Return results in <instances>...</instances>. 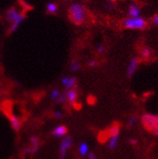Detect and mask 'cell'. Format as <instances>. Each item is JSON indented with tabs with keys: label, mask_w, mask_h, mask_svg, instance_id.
Listing matches in <instances>:
<instances>
[{
	"label": "cell",
	"mask_w": 158,
	"mask_h": 159,
	"mask_svg": "<svg viewBox=\"0 0 158 159\" xmlns=\"http://www.w3.org/2000/svg\"><path fill=\"white\" fill-rule=\"evenodd\" d=\"M88 102L89 103V104L93 105V104H95V103H96V99L94 97H92V96H89L88 99Z\"/></svg>",
	"instance_id": "obj_26"
},
{
	"label": "cell",
	"mask_w": 158,
	"mask_h": 159,
	"mask_svg": "<svg viewBox=\"0 0 158 159\" xmlns=\"http://www.w3.org/2000/svg\"><path fill=\"white\" fill-rule=\"evenodd\" d=\"M80 68H81V64H80V62H78V61H74L72 64H71V67H70L72 72H77V71L80 70Z\"/></svg>",
	"instance_id": "obj_20"
},
{
	"label": "cell",
	"mask_w": 158,
	"mask_h": 159,
	"mask_svg": "<svg viewBox=\"0 0 158 159\" xmlns=\"http://www.w3.org/2000/svg\"><path fill=\"white\" fill-rule=\"evenodd\" d=\"M30 142H31V144H32L34 147L38 146V144H39V138L38 137H31L30 138Z\"/></svg>",
	"instance_id": "obj_24"
},
{
	"label": "cell",
	"mask_w": 158,
	"mask_h": 159,
	"mask_svg": "<svg viewBox=\"0 0 158 159\" xmlns=\"http://www.w3.org/2000/svg\"><path fill=\"white\" fill-rule=\"evenodd\" d=\"M88 150H89V147L88 145V143L83 142L80 144V147H79V152L82 156H85L88 154Z\"/></svg>",
	"instance_id": "obj_13"
},
{
	"label": "cell",
	"mask_w": 158,
	"mask_h": 159,
	"mask_svg": "<svg viewBox=\"0 0 158 159\" xmlns=\"http://www.w3.org/2000/svg\"><path fill=\"white\" fill-rule=\"evenodd\" d=\"M37 152H39V146H35L33 148H31V154H34Z\"/></svg>",
	"instance_id": "obj_28"
},
{
	"label": "cell",
	"mask_w": 158,
	"mask_h": 159,
	"mask_svg": "<svg viewBox=\"0 0 158 159\" xmlns=\"http://www.w3.org/2000/svg\"><path fill=\"white\" fill-rule=\"evenodd\" d=\"M23 153H25V154H31V148H25V150H23Z\"/></svg>",
	"instance_id": "obj_32"
},
{
	"label": "cell",
	"mask_w": 158,
	"mask_h": 159,
	"mask_svg": "<svg viewBox=\"0 0 158 159\" xmlns=\"http://www.w3.org/2000/svg\"><path fill=\"white\" fill-rule=\"evenodd\" d=\"M9 118H10V121H11V124H12V127L14 128V130L16 131H19L20 128V119L16 116L15 115L11 114V112H9Z\"/></svg>",
	"instance_id": "obj_9"
},
{
	"label": "cell",
	"mask_w": 158,
	"mask_h": 159,
	"mask_svg": "<svg viewBox=\"0 0 158 159\" xmlns=\"http://www.w3.org/2000/svg\"><path fill=\"white\" fill-rule=\"evenodd\" d=\"M138 66H139V58L134 57L129 61L127 65V69H126V75H127L128 78L133 77V75L136 73Z\"/></svg>",
	"instance_id": "obj_6"
},
{
	"label": "cell",
	"mask_w": 158,
	"mask_h": 159,
	"mask_svg": "<svg viewBox=\"0 0 158 159\" xmlns=\"http://www.w3.org/2000/svg\"><path fill=\"white\" fill-rule=\"evenodd\" d=\"M73 106H74V107H75V109H77V110H80V109H81V107H82V106H81V104H77V103H75V104H74Z\"/></svg>",
	"instance_id": "obj_33"
},
{
	"label": "cell",
	"mask_w": 158,
	"mask_h": 159,
	"mask_svg": "<svg viewBox=\"0 0 158 159\" xmlns=\"http://www.w3.org/2000/svg\"><path fill=\"white\" fill-rule=\"evenodd\" d=\"M66 100H67V92H64V93H61L59 95V97L56 100H55V102H56L57 104H60V103L66 102Z\"/></svg>",
	"instance_id": "obj_18"
},
{
	"label": "cell",
	"mask_w": 158,
	"mask_h": 159,
	"mask_svg": "<svg viewBox=\"0 0 158 159\" xmlns=\"http://www.w3.org/2000/svg\"><path fill=\"white\" fill-rule=\"evenodd\" d=\"M153 133V135H154V136H158V127H157V128L152 132Z\"/></svg>",
	"instance_id": "obj_34"
},
{
	"label": "cell",
	"mask_w": 158,
	"mask_h": 159,
	"mask_svg": "<svg viewBox=\"0 0 158 159\" xmlns=\"http://www.w3.org/2000/svg\"><path fill=\"white\" fill-rule=\"evenodd\" d=\"M73 144V140L70 136H64V138L62 139L61 145H60V159H64V157L66 156V152L67 149L71 148Z\"/></svg>",
	"instance_id": "obj_5"
},
{
	"label": "cell",
	"mask_w": 158,
	"mask_h": 159,
	"mask_svg": "<svg viewBox=\"0 0 158 159\" xmlns=\"http://www.w3.org/2000/svg\"><path fill=\"white\" fill-rule=\"evenodd\" d=\"M128 15L130 17L133 18H137V17H141V10L137 4L135 3H131L128 6Z\"/></svg>",
	"instance_id": "obj_8"
},
{
	"label": "cell",
	"mask_w": 158,
	"mask_h": 159,
	"mask_svg": "<svg viewBox=\"0 0 158 159\" xmlns=\"http://www.w3.org/2000/svg\"><path fill=\"white\" fill-rule=\"evenodd\" d=\"M97 52H98V53H100V54L104 53V52H106V48H105V46H103V45H98V46H97Z\"/></svg>",
	"instance_id": "obj_23"
},
{
	"label": "cell",
	"mask_w": 158,
	"mask_h": 159,
	"mask_svg": "<svg viewBox=\"0 0 158 159\" xmlns=\"http://www.w3.org/2000/svg\"><path fill=\"white\" fill-rule=\"evenodd\" d=\"M139 121V118L137 116H132L129 118V120L127 122V127H129V128H131V127H133L134 125H136Z\"/></svg>",
	"instance_id": "obj_17"
},
{
	"label": "cell",
	"mask_w": 158,
	"mask_h": 159,
	"mask_svg": "<svg viewBox=\"0 0 158 159\" xmlns=\"http://www.w3.org/2000/svg\"><path fill=\"white\" fill-rule=\"evenodd\" d=\"M54 116L56 118H61L63 116V114L60 112V111H56V112H54Z\"/></svg>",
	"instance_id": "obj_27"
},
{
	"label": "cell",
	"mask_w": 158,
	"mask_h": 159,
	"mask_svg": "<svg viewBox=\"0 0 158 159\" xmlns=\"http://www.w3.org/2000/svg\"><path fill=\"white\" fill-rule=\"evenodd\" d=\"M152 22L154 23V25H158V15H156L155 17H153V19H152Z\"/></svg>",
	"instance_id": "obj_31"
},
{
	"label": "cell",
	"mask_w": 158,
	"mask_h": 159,
	"mask_svg": "<svg viewBox=\"0 0 158 159\" xmlns=\"http://www.w3.org/2000/svg\"><path fill=\"white\" fill-rule=\"evenodd\" d=\"M61 93H60V91L58 90V89H53L52 91V93H51V98L52 99V100H56L58 97H59V95H60Z\"/></svg>",
	"instance_id": "obj_22"
},
{
	"label": "cell",
	"mask_w": 158,
	"mask_h": 159,
	"mask_svg": "<svg viewBox=\"0 0 158 159\" xmlns=\"http://www.w3.org/2000/svg\"><path fill=\"white\" fill-rule=\"evenodd\" d=\"M6 19L12 22V25L9 28V33H13L17 31L20 23L25 20V15L18 12L15 8H12L6 14Z\"/></svg>",
	"instance_id": "obj_2"
},
{
	"label": "cell",
	"mask_w": 158,
	"mask_h": 159,
	"mask_svg": "<svg viewBox=\"0 0 158 159\" xmlns=\"http://www.w3.org/2000/svg\"><path fill=\"white\" fill-rule=\"evenodd\" d=\"M129 143H130V144L131 145H137L138 144V141L136 140V139H129Z\"/></svg>",
	"instance_id": "obj_29"
},
{
	"label": "cell",
	"mask_w": 158,
	"mask_h": 159,
	"mask_svg": "<svg viewBox=\"0 0 158 159\" xmlns=\"http://www.w3.org/2000/svg\"><path fill=\"white\" fill-rule=\"evenodd\" d=\"M117 142H118V136L110 138V140L108 142V148L110 149H115L117 146Z\"/></svg>",
	"instance_id": "obj_15"
},
{
	"label": "cell",
	"mask_w": 158,
	"mask_h": 159,
	"mask_svg": "<svg viewBox=\"0 0 158 159\" xmlns=\"http://www.w3.org/2000/svg\"><path fill=\"white\" fill-rule=\"evenodd\" d=\"M75 84H76V78L75 77H70L67 80V83L65 84V87H66L67 89H72V87Z\"/></svg>",
	"instance_id": "obj_16"
},
{
	"label": "cell",
	"mask_w": 158,
	"mask_h": 159,
	"mask_svg": "<svg viewBox=\"0 0 158 159\" xmlns=\"http://www.w3.org/2000/svg\"><path fill=\"white\" fill-rule=\"evenodd\" d=\"M105 10L106 11H111L113 10L115 8V3L112 1V0H107V1L105 2Z\"/></svg>",
	"instance_id": "obj_19"
},
{
	"label": "cell",
	"mask_w": 158,
	"mask_h": 159,
	"mask_svg": "<svg viewBox=\"0 0 158 159\" xmlns=\"http://www.w3.org/2000/svg\"><path fill=\"white\" fill-rule=\"evenodd\" d=\"M57 10H58V7L55 3L50 2V3L47 4V12H48L49 14H55L57 12Z\"/></svg>",
	"instance_id": "obj_14"
},
{
	"label": "cell",
	"mask_w": 158,
	"mask_h": 159,
	"mask_svg": "<svg viewBox=\"0 0 158 159\" xmlns=\"http://www.w3.org/2000/svg\"><path fill=\"white\" fill-rule=\"evenodd\" d=\"M77 97H78V94H77V91L74 90V89H70L67 91V100L68 102L70 103L71 105H74L76 103V100H77Z\"/></svg>",
	"instance_id": "obj_12"
},
{
	"label": "cell",
	"mask_w": 158,
	"mask_h": 159,
	"mask_svg": "<svg viewBox=\"0 0 158 159\" xmlns=\"http://www.w3.org/2000/svg\"><path fill=\"white\" fill-rule=\"evenodd\" d=\"M107 133L109 135V138L118 136V135H120V125H118L117 123H115L113 126H111L110 128L107 130Z\"/></svg>",
	"instance_id": "obj_10"
},
{
	"label": "cell",
	"mask_w": 158,
	"mask_h": 159,
	"mask_svg": "<svg viewBox=\"0 0 158 159\" xmlns=\"http://www.w3.org/2000/svg\"><path fill=\"white\" fill-rule=\"evenodd\" d=\"M69 18L75 25H82L86 19L85 7L79 2L72 3L69 6Z\"/></svg>",
	"instance_id": "obj_1"
},
{
	"label": "cell",
	"mask_w": 158,
	"mask_h": 159,
	"mask_svg": "<svg viewBox=\"0 0 158 159\" xmlns=\"http://www.w3.org/2000/svg\"><path fill=\"white\" fill-rule=\"evenodd\" d=\"M122 25L125 28L131 30H143L147 26V21L142 17H137V18L129 17L123 20Z\"/></svg>",
	"instance_id": "obj_3"
},
{
	"label": "cell",
	"mask_w": 158,
	"mask_h": 159,
	"mask_svg": "<svg viewBox=\"0 0 158 159\" xmlns=\"http://www.w3.org/2000/svg\"><path fill=\"white\" fill-rule=\"evenodd\" d=\"M88 67H91V68H93V67H95V66L97 65V62H96V60L91 59V60H89V61H88Z\"/></svg>",
	"instance_id": "obj_25"
},
{
	"label": "cell",
	"mask_w": 158,
	"mask_h": 159,
	"mask_svg": "<svg viewBox=\"0 0 158 159\" xmlns=\"http://www.w3.org/2000/svg\"><path fill=\"white\" fill-rule=\"evenodd\" d=\"M88 159H97V157L93 152H89L88 153Z\"/></svg>",
	"instance_id": "obj_30"
},
{
	"label": "cell",
	"mask_w": 158,
	"mask_h": 159,
	"mask_svg": "<svg viewBox=\"0 0 158 159\" xmlns=\"http://www.w3.org/2000/svg\"><path fill=\"white\" fill-rule=\"evenodd\" d=\"M141 57L143 58V59H148V58H151V55H152V51L151 48H148V47H144L143 49L141 50Z\"/></svg>",
	"instance_id": "obj_11"
},
{
	"label": "cell",
	"mask_w": 158,
	"mask_h": 159,
	"mask_svg": "<svg viewBox=\"0 0 158 159\" xmlns=\"http://www.w3.org/2000/svg\"><path fill=\"white\" fill-rule=\"evenodd\" d=\"M0 99H1V94H0Z\"/></svg>",
	"instance_id": "obj_35"
},
{
	"label": "cell",
	"mask_w": 158,
	"mask_h": 159,
	"mask_svg": "<svg viewBox=\"0 0 158 159\" xmlns=\"http://www.w3.org/2000/svg\"><path fill=\"white\" fill-rule=\"evenodd\" d=\"M68 129L67 127L64 125H58L56 126L52 131V136L56 137V138H61V137H64L65 135L67 134Z\"/></svg>",
	"instance_id": "obj_7"
},
{
	"label": "cell",
	"mask_w": 158,
	"mask_h": 159,
	"mask_svg": "<svg viewBox=\"0 0 158 159\" xmlns=\"http://www.w3.org/2000/svg\"><path fill=\"white\" fill-rule=\"evenodd\" d=\"M108 139H109V135H108L107 131H103L99 134V141L101 143H105Z\"/></svg>",
	"instance_id": "obj_21"
},
{
	"label": "cell",
	"mask_w": 158,
	"mask_h": 159,
	"mask_svg": "<svg viewBox=\"0 0 158 159\" xmlns=\"http://www.w3.org/2000/svg\"><path fill=\"white\" fill-rule=\"evenodd\" d=\"M141 121L146 130L148 132H153L158 127V116L144 114L141 117Z\"/></svg>",
	"instance_id": "obj_4"
}]
</instances>
